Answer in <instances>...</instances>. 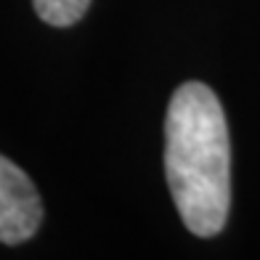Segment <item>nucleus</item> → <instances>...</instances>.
<instances>
[{"label":"nucleus","mask_w":260,"mask_h":260,"mask_svg":"<svg viewBox=\"0 0 260 260\" xmlns=\"http://www.w3.org/2000/svg\"><path fill=\"white\" fill-rule=\"evenodd\" d=\"M165 175L186 229L220 234L231 207V144L223 106L202 82H183L170 99Z\"/></svg>","instance_id":"nucleus-1"},{"label":"nucleus","mask_w":260,"mask_h":260,"mask_svg":"<svg viewBox=\"0 0 260 260\" xmlns=\"http://www.w3.org/2000/svg\"><path fill=\"white\" fill-rule=\"evenodd\" d=\"M43 202L32 178L0 154V242L21 244L38 234Z\"/></svg>","instance_id":"nucleus-2"},{"label":"nucleus","mask_w":260,"mask_h":260,"mask_svg":"<svg viewBox=\"0 0 260 260\" xmlns=\"http://www.w3.org/2000/svg\"><path fill=\"white\" fill-rule=\"evenodd\" d=\"M35 14L51 27H72L85 16L90 0H32Z\"/></svg>","instance_id":"nucleus-3"}]
</instances>
